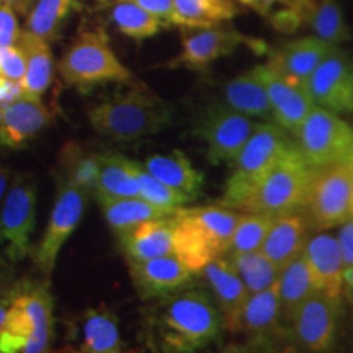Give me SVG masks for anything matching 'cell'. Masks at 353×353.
Listing matches in <instances>:
<instances>
[{
	"label": "cell",
	"mask_w": 353,
	"mask_h": 353,
	"mask_svg": "<svg viewBox=\"0 0 353 353\" xmlns=\"http://www.w3.org/2000/svg\"><path fill=\"white\" fill-rule=\"evenodd\" d=\"M156 329L165 350L193 352L219 337L221 316L205 291H176L157 306Z\"/></svg>",
	"instance_id": "obj_1"
},
{
	"label": "cell",
	"mask_w": 353,
	"mask_h": 353,
	"mask_svg": "<svg viewBox=\"0 0 353 353\" xmlns=\"http://www.w3.org/2000/svg\"><path fill=\"white\" fill-rule=\"evenodd\" d=\"M88 121L101 136L130 143L170 126V107L157 95L139 88L110 97L88 112Z\"/></svg>",
	"instance_id": "obj_2"
},
{
	"label": "cell",
	"mask_w": 353,
	"mask_h": 353,
	"mask_svg": "<svg viewBox=\"0 0 353 353\" xmlns=\"http://www.w3.org/2000/svg\"><path fill=\"white\" fill-rule=\"evenodd\" d=\"M312 175L314 169H311L304 161L298 145H293L260 180V183L237 210L244 213L268 214L273 218L294 213L303 208Z\"/></svg>",
	"instance_id": "obj_3"
},
{
	"label": "cell",
	"mask_w": 353,
	"mask_h": 353,
	"mask_svg": "<svg viewBox=\"0 0 353 353\" xmlns=\"http://www.w3.org/2000/svg\"><path fill=\"white\" fill-rule=\"evenodd\" d=\"M293 141L278 125H257L244 148L232 161L223 206L239 208V205L257 187L260 180L275 167L293 148Z\"/></svg>",
	"instance_id": "obj_4"
},
{
	"label": "cell",
	"mask_w": 353,
	"mask_h": 353,
	"mask_svg": "<svg viewBox=\"0 0 353 353\" xmlns=\"http://www.w3.org/2000/svg\"><path fill=\"white\" fill-rule=\"evenodd\" d=\"M52 334V299L48 285L17 288L0 329L2 353H41Z\"/></svg>",
	"instance_id": "obj_5"
},
{
	"label": "cell",
	"mask_w": 353,
	"mask_h": 353,
	"mask_svg": "<svg viewBox=\"0 0 353 353\" xmlns=\"http://www.w3.org/2000/svg\"><path fill=\"white\" fill-rule=\"evenodd\" d=\"M57 69L68 85L81 92H90L101 83L131 79V72L113 52L103 30L83 32L61 57Z\"/></svg>",
	"instance_id": "obj_6"
},
{
	"label": "cell",
	"mask_w": 353,
	"mask_h": 353,
	"mask_svg": "<svg viewBox=\"0 0 353 353\" xmlns=\"http://www.w3.org/2000/svg\"><path fill=\"white\" fill-rule=\"evenodd\" d=\"M37 219V180L30 174L13 176L0 206V257L19 263L32 250Z\"/></svg>",
	"instance_id": "obj_7"
},
{
	"label": "cell",
	"mask_w": 353,
	"mask_h": 353,
	"mask_svg": "<svg viewBox=\"0 0 353 353\" xmlns=\"http://www.w3.org/2000/svg\"><path fill=\"white\" fill-rule=\"evenodd\" d=\"M353 169L345 162L314 170L303 210L309 226L330 229L352 216Z\"/></svg>",
	"instance_id": "obj_8"
},
{
	"label": "cell",
	"mask_w": 353,
	"mask_h": 353,
	"mask_svg": "<svg viewBox=\"0 0 353 353\" xmlns=\"http://www.w3.org/2000/svg\"><path fill=\"white\" fill-rule=\"evenodd\" d=\"M294 138L307 165L319 170L345 162L353 130L337 113L314 105Z\"/></svg>",
	"instance_id": "obj_9"
},
{
	"label": "cell",
	"mask_w": 353,
	"mask_h": 353,
	"mask_svg": "<svg viewBox=\"0 0 353 353\" xmlns=\"http://www.w3.org/2000/svg\"><path fill=\"white\" fill-rule=\"evenodd\" d=\"M87 201V188L69 182H61L46 231L34 254V263L44 276H51L61 249L68 242L70 234L81 224Z\"/></svg>",
	"instance_id": "obj_10"
},
{
	"label": "cell",
	"mask_w": 353,
	"mask_h": 353,
	"mask_svg": "<svg viewBox=\"0 0 353 353\" xmlns=\"http://www.w3.org/2000/svg\"><path fill=\"white\" fill-rule=\"evenodd\" d=\"M255 126L257 125L252 118L224 105L203 113L195 132L198 138L205 141L208 161L218 165L236 159Z\"/></svg>",
	"instance_id": "obj_11"
},
{
	"label": "cell",
	"mask_w": 353,
	"mask_h": 353,
	"mask_svg": "<svg viewBox=\"0 0 353 353\" xmlns=\"http://www.w3.org/2000/svg\"><path fill=\"white\" fill-rule=\"evenodd\" d=\"M339 304L341 301L314 291L294 312L290 321L293 339L303 350L319 353L334 347Z\"/></svg>",
	"instance_id": "obj_12"
},
{
	"label": "cell",
	"mask_w": 353,
	"mask_h": 353,
	"mask_svg": "<svg viewBox=\"0 0 353 353\" xmlns=\"http://www.w3.org/2000/svg\"><path fill=\"white\" fill-rule=\"evenodd\" d=\"M352 69L350 57L335 46L321 61L306 82V88L314 105L334 113L350 112L348 82Z\"/></svg>",
	"instance_id": "obj_13"
},
{
	"label": "cell",
	"mask_w": 353,
	"mask_h": 353,
	"mask_svg": "<svg viewBox=\"0 0 353 353\" xmlns=\"http://www.w3.org/2000/svg\"><path fill=\"white\" fill-rule=\"evenodd\" d=\"M242 43L255 44L252 39L242 37L234 30H223L216 26L208 28H187L182 32V52L172 61V68L183 65V68L201 70L213 64L221 56L231 54Z\"/></svg>",
	"instance_id": "obj_14"
},
{
	"label": "cell",
	"mask_w": 353,
	"mask_h": 353,
	"mask_svg": "<svg viewBox=\"0 0 353 353\" xmlns=\"http://www.w3.org/2000/svg\"><path fill=\"white\" fill-rule=\"evenodd\" d=\"M260 72L267 87L273 121L286 132L296 136L303 121L314 107L307 88L281 77L268 64L260 65Z\"/></svg>",
	"instance_id": "obj_15"
},
{
	"label": "cell",
	"mask_w": 353,
	"mask_h": 353,
	"mask_svg": "<svg viewBox=\"0 0 353 353\" xmlns=\"http://www.w3.org/2000/svg\"><path fill=\"white\" fill-rule=\"evenodd\" d=\"M228 250L221 242L193 219L185 208L174 213V254L192 273H201L203 268Z\"/></svg>",
	"instance_id": "obj_16"
},
{
	"label": "cell",
	"mask_w": 353,
	"mask_h": 353,
	"mask_svg": "<svg viewBox=\"0 0 353 353\" xmlns=\"http://www.w3.org/2000/svg\"><path fill=\"white\" fill-rule=\"evenodd\" d=\"M131 280L143 298H165L188 285L193 273L175 254L130 262Z\"/></svg>",
	"instance_id": "obj_17"
},
{
	"label": "cell",
	"mask_w": 353,
	"mask_h": 353,
	"mask_svg": "<svg viewBox=\"0 0 353 353\" xmlns=\"http://www.w3.org/2000/svg\"><path fill=\"white\" fill-rule=\"evenodd\" d=\"M316 291L341 301L343 288V260L339 241L330 234H317L303 250Z\"/></svg>",
	"instance_id": "obj_18"
},
{
	"label": "cell",
	"mask_w": 353,
	"mask_h": 353,
	"mask_svg": "<svg viewBox=\"0 0 353 353\" xmlns=\"http://www.w3.org/2000/svg\"><path fill=\"white\" fill-rule=\"evenodd\" d=\"M52 117L41 100L20 97L2 105L0 118V145L20 149L33 139L39 131L51 125Z\"/></svg>",
	"instance_id": "obj_19"
},
{
	"label": "cell",
	"mask_w": 353,
	"mask_h": 353,
	"mask_svg": "<svg viewBox=\"0 0 353 353\" xmlns=\"http://www.w3.org/2000/svg\"><path fill=\"white\" fill-rule=\"evenodd\" d=\"M335 48L317 37H306L283 44L273 52L268 65L281 77L306 87L309 76L321 64V61Z\"/></svg>",
	"instance_id": "obj_20"
},
{
	"label": "cell",
	"mask_w": 353,
	"mask_h": 353,
	"mask_svg": "<svg viewBox=\"0 0 353 353\" xmlns=\"http://www.w3.org/2000/svg\"><path fill=\"white\" fill-rule=\"evenodd\" d=\"M118 241L130 262L174 254V214L136 224L118 234Z\"/></svg>",
	"instance_id": "obj_21"
},
{
	"label": "cell",
	"mask_w": 353,
	"mask_h": 353,
	"mask_svg": "<svg viewBox=\"0 0 353 353\" xmlns=\"http://www.w3.org/2000/svg\"><path fill=\"white\" fill-rule=\"evenodd\" d=\"M201 273L208 281L211 293L214 294L216 306L223 311L226 327L232 330L247 298H249L239 272L234 267L231 259L218 257L206 265Z\"/></svg>",
	"instance_id": "obj_22"
},
{
	"label": "cell",
	"mask_w": 353,
	"mask_h": 353,
	"mask_svg": "<svg viewBox=\"0 0 353 353\" xmlns=\"http://www.w3.org/2000/svg\"><path fill=\"white\" fill-rule=\"evenodd\" d=\"M309 223L304 214L286 213L275 216L270 231L262 245V252L276 265L280 270L303 254L309 237Z\"/></svg>",
	"instance_id": "obj_23"
},
{
	"label": "cell",
	"mask_w": 353,
	"mask_h": 353,
	"mask_svg": "<svg viewBox=\"0 0 353 353\" xmlns=\"http://www.w3.org/2000/svg\"><path fill=\"white\" fill-rule=\"evenodd\" d=\"M280 319V290L276 280L272 286L247 298L231 332L247 334L252 339L262 341L276 334Z\"/></svg>",
	"instance_id": "obj_24"
},
{
	"label": "cell",
	"mask_w": 353,
	"mask_h": 353,
	"mask_svg": "<svg viewBox=\"0 0 353 353\" xmlns=\"http://www.w3.org/2000/svg\"><path fill=\"white\" fill-rule=\"evenodd\" d=\"M144 169L169 187L188 195L192 200L201 193L205 176L193 167L182 151L170 154H152L144 161Z\"/></svg>",
	"instance_id": "obj_25"
},
{
	"label": "cell",
	"mask_w": 353,
	"mask_h": 353,
	"mask_svg": "<svg viewBox=\"0 0 353 353\" xmlns=\"http://www.w3.org/2000/svg\"><path fill=\"white\" fill-rule=\"evenodd\" d=\"M224 101L228 107L247 114L250 118L273 120L272 107L268 100L260 65L245 70L241 76L234 77L224 87Z\"/></svg>",
	"instance_id": "obj_26"
},
{
	"label": "cell",
	"mask_w": 353,
	"mask_h": 353,
	"mask_svg": "<svg viewBox=\"0 0 353 353\" xmlns=\"http://www.w3.org/2000/svg\"><path fill=\"white\" fill-rule=\"evenodd\" d=\"M19 46L26 57V74L21 83L23 94L30 99L41 100L52 81V54L50 44L30 32H21Z\"/></svg>",
	"instance_id": "obj_27"
},
{
	"label": "cell",
	"mask_w": 353,
	"mask_h": 353,
	"mask_svg": "<svg viewBox=\"0 0 353 353\" xmlns=\"http://www.w3.org/2000/svg\"><path fill=\"white\" fill-rule=\"evenodd\" d=\"M97 200L100 203L105 221L117 234L134 228L136 224L144 223V221L169 218V216H172L169 211L154 206L152 203L145 201L141 196H97Z\"/></svg>",
	"instance_id": "obj_28"
},
{
	"label": "cell",
	"mask_w": 353,
	"mask_h": 353,
	"mask_svg": "<svg viewBox=\"0 0 353 353\" xmlns=\"http://www.w3.org/2000/svg\"><path fill=\"white\" fill-rule=\"evenodd\" d=\"M131 159L117 152L100 154V174L94 193L97 196H141L138 176Z\"/></svg>",
	"instance_id": "obj_29"
},
{
	"label": "cell",
	"mask_w": 353,
	"mask_h": 353,
	"mask_svg": "<svg viewBox=\"0 0 353 353\" xmlns=\"http://www.w3.org/2000/svg\"><path fill=\"white\" fill-rule=\"evenodd\" d=\"M123 350L118 319L108 309H88L82 317L81 352L114 353Z\"/></svg>",
	"instance_id": "obj_30"
},
{
	"label": "cell",
	"mask_w": 353,
	"mask_h": 353,
	"mask_svg": "<svg viewBox=\"0 0 353 353\" xmlns=\"http://www.w3.org/2000/svg\"><path fill=\"white\" fill-rule=\"evenodd\" d=\"M278 290H280L281 317L291 321L299 306L316 291L314 281H312L306 259L303 257V254L280 272Z\"/></svg>",
	"instance_id": "obj_31"
},
{
	"label": "cell",
	"mask_w": 353,
	"mask_h": 353,
	"mask_svg": "<svg viewBox=\"0 0 353 353\" xmlns=\"http://www.w3.org/2000/svg\"><path fill=\"white\" fill-rule=\"evenodd\" d=\"M237 10L231 0H174L172 25L183 28H208L231 20Z\"/></svg>",
	"instance_id": "obj_32"
},
{
	"label": "cell",
	"mask_w": 353,
	"mask_h": 353,
	"mask_svg": "<svg viewBox=\"0 0 353 353\" xmlns=\"http://www.w3.org/2000/svg\"><path fill=\"white\" fill-rule=\"evenodd\" d=\"M298 12L301 13L303 21L311 26L316 37L324 41L337 46L350 37L342 10L335 0H307Z\"/></svg>",
	"instance_id": "obj_33"
},
{
	"label": "cell",
	"mask_w": 353,
	"mask_h": 353,
	"mask_svg": "<svg viewBox=\"0 0 353 353\" xmlns=\"http://www.w3.org/2000/svg\"><path fill=\"white\" fill-rule=\"evenodd\" d=\"M110 20L117 26L118 32L134 39L151 38L165 28L161 20L145 12L132 0H118L110 12Z\"/></svg>",
	"instance_id": "obj_34"
},
{
	"label": "cell",
	"mask_w": 353,
	"mask_h": 353,
	"mask_svg": "<svg viewBox=\"0 0 353 353\" xmlns=\"http://www.w3.org/2000/svg\"><path fill=\"white\" fill-rule=\"evenodd\" d=\"M72 8H76L74 0H38L28 13L25 30L50 43L59 37L64 20Z\"/></svg>",
	"instance_id": "obj_35"
},
{
	"label": "cell",
	"mask_w": 353,
	"mask_h": 353,
	"mask_svg": "<svg viewBox=\"0 0 353 353\" xmlns=\"http://www.w3.org/2000/svg\"><path fill=\"white\" fill-rule=\"evenodd\" d=\"M63 182H69L94 192L100 174V154L85 151L81 145L68 144L61 154Z\"/></svg>",
	"instance_id": "obj_36"
},
{
	"label": "cell",
	"mask_w": 353,
	"mask_h": 353,
	"mask_svg": "<svg viewBox=\"0 0 353 353\" xmlns=\"http://www.w3.org/2000/svg\"><path fill=\"white\" fill-rule=\"evenodd\" d=\"M231 262L239 272L249 296L272 286L281 272L262 250L231 254Z\"/></svg>",
	"instance_id": "obj_37"
},
{
	"label": "cell",
	"mask_w": 353,
	"mask_h": 353,
	"mask_svg": "<svg viewBox=\"0 0 353 353\" xmlns=\"http://www.w3.org/2000/svg\"><path fill=\"white\" fill-rule=\"evenodd\" d=\"M132 165H134V174L138 176L141 198H144L145 201L152 203L154 206H159V208L169 211L172 214L179 208L187 205V203L192 201V198L188 195L169 187V185H165L164 182H161L156 176L149 174L143 164L132 162Z\"/></svg>",
	"instance_id": "obj_38"
},
{
	"label": "cell",
	"mask_w": 353,
	"mask_h": 353,
	"mask_svg": "<svg viewBox=\"0 0 353 353\" xmlns=\"http://www.w3.org/2000/svg\"><path fill=\"white\" fill-rule=\"evenodd\" d=\"M273 219L275 218L268 214H242L236 226V231L232 234L229 254L254 252V250L262 249L265 237H267V234L272 228Z\"/></svg>",
	"instance_id": "obj_39"
},
{
	"label": "cell",
	"mask_w": 353,
	"mask_h": 353,
	"mask_svg": "<svg viewBox=\"0 0 353 353\" xmlns=\"http://www.w3.org/2000/svg\"><path fill=\"white\" fill-rule=\"evenodd\" d=\"M0 65L3 76L17 83H23L26 74V57L19 44L0 48Z\"/></svg>",
	"instance_id": "obj_40"
},
{
	"label": "cell",
	"mask_w": 353,
	"mask_h": 353,
	"mask_svg": "<svg viewBox=\"0 0 353 353\" xmlns=\"http://www.w3.org/2000/svg\"><path fill=\"white\" fill-rule=\"evenodd\" d=\"M339 232V245H341L342 260H343V283H345L347 293H353V216L345 223L341 224Z\"/></svg>",
	"instance_id": "obj_41"
},
{
	"label": "cell",
	"mask_w": 353,
	"mask_h": 353,
	"mask_svg": "<svg viewBox=\"0 0 353 353\" xmlns=\"http://www.w3.org/2000/svg\"><path fill=\"white\" fill-rule=\"evenodd\" d=\"M20 28L15 10L7 3H0V48L19 43Z\"/></svg>",
	"instance_id": "obj_42"
},
{
	"label": "cell",
	"mask_w": 353,
	"mask_h": 353,
	"mask_svg": "<svg viewBox=\"0 0 353 353\" xmlns=\"http://www.w3.org/2000/svg\"><path fill=\"white\" fill-rule=\"evenodd\" d=\"M143 7L145 12L156 17L162 21V25L170 26L172 25V15H174V0H132Z\"/></svg>",
	"instance_id": "obj_43"
},
{
	"label": "cell",
	"mask_w": 353,
	"mask_h": 353,
	"mask_svg": "<svg viewBox=\"0 0 353 353\" xmlns=\"http://www.w3.org/2000/svg\"><path fill=\"white\" fill-rule=\"evenodd\" d=\"M272 23L278 32H283V33H293L296 32L299 28V25L303 23V17L296 8H291L288 7L286 10H280L273 15Z\"/></svg>",
	"instance_id": "obj_44"
},
{
	"label": "cell",
	"mask_w": 353,
	"mask_h": 353,
	"mask_svg": "<svg viewBox=\"0 0 353 353\" xmlns=\"http://www.w3.org/2000/svg\"><path fill=\"white\" fill-rule=\"evenodd\" d=\"M23 95V88H21L20 83L13 82L7 77H3L0 81V107L6 103H10V101L20 99Z\"/></svg>",
	"instance_id": "obj_45"
},
{
	"label": "cell",
	"mask_w": 353,
	"mask_h": 353,
	"mask_svg": "<svg viewBox=\"0 0 353 353\" xmlns=\"http://www.w3.org/2000/svg\"><path fill=\"white\" fill-rule=\"evenodd\" d=\"M15 293H17V288H13L12 291H8V293H3L2 296H0V329L3 327V322H6L8 307H10Z\"/></svg>",
	"instance_id": "obj_46"
},
{
	"label": "cell",
	"mask_w": 353,
	"mask_h": 353,
	"mask_svg": "<svg viewBox=\"0 0 353 353\" xmlns=\"http://www.w3.org/2000/svg\"><path fill=\"white\" fill-rule=\"evenodd\" d=\"M239 2L244 3L247 7H252L254 10H257L260 13V15H267L275 0H239Z\"/></svg>",
	"instance_id": "obj_47"
},
{
	"label": "cell",
	"mask_w": 353,
	"mask_h": 353,
	"mask_svg": "<svg viewBox=\"0 0 353 353\" xmlns=\"http://www.w3.org/2000/svg\"><path fill=\"white\" fill-rule=\"evenodd\" d=\"M12 170L8 169V167L0 164V203H2L3 196H6L7 193V188H8V183H10V179H12Z\"/></svg>",
	"instance_id": "obj_48"
},
{
	"label": "cell",
	"mask_w": 353,
	"mask_h": 353,
	"mask_svg": "<svg viewBox=\"0 0 353 353\" xmlns=\"http://www.w3.org/2000/svg\"><path fill=\"white\" fill-rule=\"evenodd\" d=\"M2 2L7 3L8 7H12L15 12L25 15V13H28V8L32 6L33 0H2Z\"/></svg>",
	"instance_id": "obj_49"
},
{
	"label": "cell",
	"mask_w": 353,
	"mask_h": 353,
	"mask_svg": "<svg viewBox=\"0 0 353 353\" xmlns=\"http://www.w3.org/2000/svg\"><path fill=\"white\" fill-rule=\"evenodd\" d=\"M276 2H281V3H285V6H288L291 8H296V10H299V8H301L304 3L307 2V0H276Z\"/></svg>",
	"instance_id": "obj_50"
},
{
	"label": "cell",
	"mask_w": 353,
	"mask_h": 353,
	"mask_svg": "<svg viewBox=\"0 0 353 353\" xmlns=\"http://www.w3.org/2000/svg\"><path fill=\"white\" fill-rule=\"evenodd\" d=\"M348 95H350V112L353 110V69L350 74V82H348Z\"/></svg>",
	"instance_id": "obj_51"
},
{
	"label": "cell",
	"mask_w": 353,
	"mask_h": 353,
	"mask_svg": "<svg viewBox=\"0 0 353 353\" xmlns=\"http://www.w3.org/2000/svg\"><path fill=\"white\" fill-rule=\"evenodd\" d=\"M345 164H348L353 169V139H352V144H350V149H348L347 152V157H345Z\"/></svg>",
	"instance_id": "obj_52"
},
{
	"label": "cell",
	"mask_w": 353,
	"mask_h": 353,
	"mask_svg": "<svg viewBox=\"0 0 353 353\" xmlns=\"http://www.w3.org/2000/svg\"><path fill=\"white\" fill-rule=\"evenodd\" d=\"M3 286H6V276H3L2 273H0V296H2V294H3Z\"/></svg>",
	"instance_id": "obj_53"
},
{
	"label": "cell",
	"mask_w": 353,
	"mask_h": 353,
	"mask_svg": "<svg viewBox=\"0 0 353 353\" xmlns=\"http://www.w3.org/2000/svg\"><path fill=\"white\" fill-rule=\"evenodd\" d=\"M3 77H6V76H3V72H2V65H0V81H2Z\"/></svg>",
	"instance_id": "obj_54"
},
{
	"label": "cell",
	"mask_w": 353,
	"mask_h": 353,
	"mask_svg": "<svg viewBox=\"0 0 353 353\" xmlns=\"http://www.w3.org/2000/svg\"><path fill=\"white\" fill-rule=\"evenodd\" d=\"M0 118H2V107H0Z\"/></svg>",
	"instance_id": "obj_55"
},
{
	"label": "cell",
	"mask_w": 353,
	"mask_h": 353,
	"mask_svg": "<svg viewBox=\"0 0 353 353\" xmlns=\"http://www.w3.org/2000/svg\"><path fill=\"white\" fill-rule=\"evenodd\" d=\"M352 216H353V206H352Z\"/></svg>",
	"instance_id": "obj_56"
},
{
	"label": "cell",
	"mask_w": 353,
	"mask_h": 353,
	"mask_svg": "<svg viewBox=\"0 0 353 353\" xmlns=\"http://www.w3.org/2000/svg\"><path fill=\"white\" fill-rule=\"evenodd\" d=\"M117 2H118V0H117Z\"/></svg>",
	"instance_id": "obj_57"
}]
</instances>
